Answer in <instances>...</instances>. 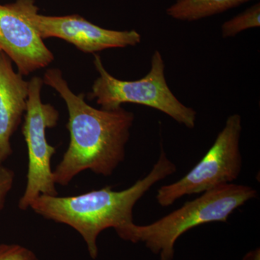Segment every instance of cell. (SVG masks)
Returning a JSON list of instances; mask_svg holds the SVG:
<instances>
[{
	"instance_id": "1",
	"label": "cell",
	"mask_w": 260,
	"mask_h": 260,
	"mask_svg": "<svg viewBox=\"0 0 260 260\" xmlns=\"http://www.w3.org/2000/svg\"><path fill=\"white\" fill-rule=\"evenodd\" d=\"M43 80L59 93L69 113V146L53 171L54 182L68 186L86 170L104 177L112 175L125 159L134 114L122 107H92L85 102V94L73 93L58 68L48 69Z\"/></svg>"
},
{
	"instance_id": "2",
	"label": "cell",
	"mask_w": 260,
	"mask_h": 260,
	"mask_svg": "<svg viewBox=\"0 0 260 260\" xmlns=\"http://www.w3.org/2000/svg\"><path fill=\"white\" fill-rule=\"evenodd\" d=\"M177 172L161 146L160 155L151 171L133 185L121 191L112 186L76 196L40 195L30 208L46 220L65 224L79 233L86 244L89 255L99 254L97 239L106 229L113 228L117 235L133 222L135 205L149 189Z\"/></svg>"
},
{
	"instance_id": "3",
	"label": "cell",
	"mask_w": 260,
	"mask_h": 260,
	"mask_svg": "<svg viewBox=\"0 0 260 260\" xmlns=\"http://www.w3.org/2000/svg\"><path fill=\"white\" fill-rule=\"evenodd\" d=\"M254 188L243 184H223L205 191L179 209L149 225L133 223L119 237L134 244L144 243L160 260H173L174 245L181 235L197 226L213 222H227L234 210L257 198Z\"/></svg>"
},
{
	"instance_id": "4",
	"label": "cell",
	"mask_w": 260,
	"mask_h": 260,
	"mask_svg": "<svg viewBox=\"0 0 260 260\" xmlns=\"http://www.w3.org/2000/svg\"><path fill=\"white\" fill-rule=\"evenodd\" d=\"M93 64L99 77L88 97L89 100L95 99L102 109H116L124 104H139L160 111L189 129L195 127L196 111L182 104L171 90L160 51L153 53L148 74L132 81L114 78L105 69L99 54H94Z\"/></svg>"
},
{
	"instance_id": "5",
	"label": "cell",
	"mask_w": 260,
	"mask_h": 260,
	"mask_svg": "<svg viewBox=\"0 0 260 260\" xmlns=\"http://www.w3.org/2000/svg\"><path fill=\"white\" fill-rule=\"evenodd\" d=\"M242 116L232 114L204 157L184 177L157 191L160 206L168 207L185 195L200 194L237 180L242 169Z\"/></svg>"
},
{
	"instance_id": "6",
	"label": "cell",
	"mask_w": 260,
	"mask_h": 260,
	"mask_svg": "<svg viewBox=\"0 0 260 260\" xmlns=\"http://www.w3.org/2000/svg\"><path fill=\"white\" fill-rule=\"evenodd\" d=\"M44 80L32 77L29 81L26 112L22 134L28 148V174L25 191L18 202L19 209L27 210L40 195H58L51 160L56 148L48 143L47 129L55 127L59 114L54 106L42 100Z\"/></svg>"
},
{
	"instance_id": "7",
	"label": "cell",
	"mask_w": 260,
	"mask_h": 260,
	"mask_svg": "<svg viewBox=\"0 0 260 260\" xmlns=\"http://www.w3.org/2000/svg\"><path fill=\"white\" fill-rule=\"evenodd\" d=\"M16 3L42 39L57 38L73 44L82 52L95 54L112 48L135 47L141 42V35L135 30L102 28L78 14H39L35 0H16Z\"/></svg>"
},
{
	"instance_id": "8",
	"label": "cell",
	"mask_w": 260,
	"mask_h": 260,
	"mask_svg": "<svg viewBox=\"0 0 260 260\" xmlns=\"http://www.w3.org/2000/svg\"><path fill=\"white\" fill-rule=\"evenodd\" d=\"M0 51L15 63L23 77L47 68L54 60V54L24 16L16 1L0 4Z\"/></svg>"
},
{
	"instance_id": "9",
	"label": "cell",
	"mask_w": 260,
	"mask_h": 260,
	"mask_svg": "<svg viewBox=\"0 0 260 260\" xmlns=\"http://www.w3.org/2000/svg\"><path fill=\"white\" fill-rule=\"evenodd\" d=\"M29 81L13 70L9 57L0 51V162L11 156L12 137L26 112Z\"/></svg>"
},
{
	"instance_id": "10",
	"label": "cell",
	"mask_w": 260,
	"mask_h": 260,
	"mask_svg": "<svg viewBox=\"0 0 260 260\" xmlns=\"http://www.w3.org/2000/svg\"><path fill=\"white\" fill-rule=\"evenodd\" d=\"M253 0H177L167 9L170 18L193 22L220 14Z\"/></svg>"
},
{
	"instance_id": "11",
	"label": "cell",
	"mask_w": 260,
	"mask_h": 260,
	"mask_svg": "<svg viewBox=\"0 0 260 260\" xmlns=\"http://www.w3.org/2000/svg\"><path fill=\"white\" fill-rule=\"evenodd\" d=\"M259 26L260 4L258 3L225 21L221 26L222 37H234L244 30Z\"/></svg>"
},
{
	"instance_id": "12",
	"label": "cell",
	"mask_w": 260,
	"mask_h": 260,
	"mask_svg": "<svg viewBox=\"0 0 260 260\" xmlns=\"http://www.w3.org/2000/svg\"><path fill=\"white\" fill-rule=\"evenodd\" d=\"M0 260H40L28 248L16 244H0Z\"/></svg>"
},
{
	"instance_id": "13",
	"label": "cell",
	"mask_w": 260,
	"mask_h": 260,
	"mask_svg": "<svg viewBox=\"0 0 260 260\" xmlns=\"http://www.w3.org/2000/svg\"><path fill=\"white\" fill-rule=\"evenodd\" d=\"M15 178V172L0 162V212L5 208L7 198L14 185Z\"/></svg>"
},
{
	"instance_id": "14",
	"label": "cell",
	"mask_w": 260,
	"mask_h": 260,
	"mask_svg": "<svg viewBox=\"0 0 260 260\" xmlns=\"http://www.w3.org/2000/svg\"><path fill=\"white\" fill-rule=\"evenodd\" d=\"M244 260H259V249H256V250L251 251L249 254H246L244 256Z\"/></svg>"
}]
</instances>
